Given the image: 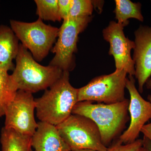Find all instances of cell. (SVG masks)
Wrapping results in <instances>:
<instances>
[{"instance_id": "52a82bcc", "label": "cell", "mask_w": 151, "mask_h": 151, "mask_svg": "<svg viewBox=\"0 0 151 151\" xmlns=\"http://www.w3.org/2000/svg\"><path fill=\"white\" fill-rule=\"evenodd\" d=\"M92 19L91 16L69 17L63 21L57 40L52 49L55 55L49 65L63 71L69 72L73 70L75 66L73 55L77 50L78 35L86 29Z\"/></svg>"}, {"instance_id": "9c48e42d", "label": "cell", "mask_w": 151, "mask_h": 151, "mask_svg": "<svg viewBox=\"0 0 151 151\" xmlns=\"http://www.w3.org/2000/svg\"><path fill=\"white\" fill-rule=\"evenodd\" d=\"M124 27L117 22L111 21L103 29L104 40L110 44L109 54L114 58L116 70H124L129 76H134V63L131 56V51L134 47V42L126 37Z\"/></svg>"}, {"instance_id": "5b68a950", "label": "cell", "mask_w": 151, "mask_h": 151, "mask_svg": "<svg viewBox=\"0 0 151 151\" xmlns=\"http://www.w3.org/2000/svg\"><path fill=\"white\" fill-rule=\"evenodd\" d=\"M56 127L60 135L71 151L82 150L107 151V147L102 143L99 128L87 117L72 114Z\"/></svg>"}, {"instance_id": "ffe728a7", "label": "cell", "mask_w": 151, "mask_h": 151, "mask_svg": "<svg viewBox=\"0 0 151 151\" xmlns=\"http://www.w3.org/2000/svg\"><path fill=\"white\" fill-rule=\"evenodd\" d=\"M72 0H58V12L61 19L69 18Z\"/></svg>"}, {"instance_id": "3957f363", "label": "cell", "mask_w": 151, "mask_h": 151, "mask_svg": "<svg viewBox=\"0 0 151 151\" xmlns=\"http://www.w3.org/2000/svg\"><path fill=\"white\" fill-rule=\"evenodd\" d=\"M15 60L16 65L11 76L18 90L32 94L48 89L63 73L55 66L40 64L21 43Z\"/></svg>"}, {"instance_id": "2e32d148", "label": "cell", "mask_w": 151, "mask_h": 151, "mask_svg": "<svg viewBox=\"0 0 151 151\" xmlns=\"http://www.w3.org/2000/svg\"><path fill=\"white\" fill-rule=\"evenodd\" d=\"M17 87L8 71L0 69V117L5 116L6 110L15 97Z\"/></svg>"}, {"instance_id": "ba28073f", "label": "cell", "mask_w": 151, "mask_h": 151, "mask_svg": "<svg viewBox=\"0 0 151 151\" xmlns=\"http://www.w3.org/2000/svg\"><path fill=\"white\" fill-rule=\"evenodd\" d=\"M35 99L32 94L18 90L6 110L4 127L32 137L38 126L35 119Z\"/></svg>"}, {"instance_id": "9a60e30c", "label": "cell", "mask_w": 151, "mask_h": 151, "mask_svg": "<svg viewBox=\"0 0 151 151\" xmlns=\"http://www.w3.org/2000/svg\"><path fill=\"white\" fill-rule=\"evenodd\" d=\"M114 11L117 22L124 27L129 24L130 19H135L143 22L144 18L142 12V4L129 0H116Z\"/></svg>"}, {"instance_id": "484cf974", "label": "cell", "mask_w": 151, "mask_h": 151, "mask_svg": "<svg viewBox=\"0 0 151 151\" xmlns=\"http://www.w3.org/2000/svg\"><path fill=\"white\" fill-rule=\"evenodd\" d=\"M30 151H33L32 150V149H31V150Z\"/></svg>"}, {"instance_id": "7402d4cb", "label": "cell", "mask_w": 151, "mask_h": 151, "mask_svg": "<svg viewBox=\"0 0 151 151\" xmlns=\"http://www.w3.org/2000/svg\"><path fill=\"white\" fill-rule=\"evenodd\" d=\"M143 146L147 151H151V142L145 137L143 139Z\"/></svg>"}, {"instance_id": "8fae6325", "label": "cell", "mask_w": 151, "mask_h": 151, "mask_svg": "<svg viewBox=\"0 0 151 151\" xmlns=\"http://www.w3.org/2000/svg\"><path fill=\"white\" fill-rule=\"evenodd\" d=\"M134 37L132 58L134 76L138 81V91L142 93L144 86L151 76V26L141 25L134 32Z\"/></svg>"}, {"instance_id": "6da1fadb", "label": "cell", "mask_w": 151, "mask_h": 151, "mask_svg": "<svg viewBox=\"0 0 151 151\" xmlns=\"http://www.w3.org/2000/svg\"><path fill=\"white\" fill-rule=\"evenodd\" d=\"M42 96L35 99L37 116L40 122L56 126L67 119L78 102V89L69 82V72L62 75Z\"/></svg>"}, {"instance_id": "e0dca14e", "label": "cell", "mask_w": 151, "mask_h": 151, "mask_svg": "<svg viewBox=\"0 0 151 151\" xmlns=\"http://www.w3.org/2000/svg\"><path fill=\"white\" fill-rule=\"evenodd\" d=\"M36 14L42 20L61 21L58 12V0H35Z\"/></svg>"}, {"instance_id": "7c38bea8", "label": "cell", "mask_w": 151, "mask_h": 151, "mask_svg": "<svg viewBox=\"0 0 151 151\" xmlns=\"http://www.w3.org/2000/svg\"><path fill=\"white\" fill-rule=\"evenodd\" d=\"M31 145L35 151H71L60 135L56 126L46 122L37 123Z\"/></svg>"}, {"instance_id": "8992f818", "label": "cell", "mask_w": 151, "mask_h": 151, "mask_svg": "<svg viewBox=\"0 0 151 151\" xmlns=\"http://www.w3.org/2000/svg\"><path fill=\"white\" fill-rule=\"evenodd\" d=\"M127 75L125 70H116L111 74L95 77L88 84L78 89V102L112 104L124 101L127 99L125 90Z\"/></svg>"}, {"instance_id": "277c9868", "label": "cell", "mask_w": 151, "mask_h": 151, "mask_svg": "<svg viewBox=\"0 0 151 151\" xmlns=\"http://www.w3.org/2000/svg\"><path fill=\"white\" fill-rule=\"evenodd\" d=\"M10 24L19 40L38 62L47 56L59 32V28L45 24L40 18L32 22L11 19Z\"/></svg>"}, {"instance_id": "7a4b0ae2", "label": "cell", "mask_w": 151, "mask_h": 151, "mask_svg": "<svg viewBox=\"0 0 151 151\" xmlns=\"http://www.w3.org/2000/svg\"><path fill=\"white\" fill-rule=\"evenodd\" d=\"M129 101L127 99L112 104L79 102L73 108L72 114L85 116L93 121L100 130L102 143L108 147L122 133L129 120Z\"/></svg>"}, {"instance_id": "cb8c5ba5", "label": "cell", "mask_w": 151, "mask_h": 151, "mask_svg": "<svg viewBox=\"0 0 151 151\" xmlns=\"http://www.w3.org/2000/svg\"><path fill=\"white\" fill-rule=\"evenodd\" d=\"M72 151H95L94 150H74Z\"/></svg>"}, {"instance_id": "d6986e66", "label": "cell", "mask_w": 151, "mask_h": 151, "mask_svg": "<svg viewBox=\"0 0 151 151\" xmlns=\"http://www.w3.org/2000/svg\"><path fill=\"white\" fill-rule=\"evenodd\" d=\"M143 147V139H137L134 142L123 144L119 139L107 147L106 151H139Z\"/></svg>"}, {"instance_id": "30bf717a", "label": "cell", "mask_w": 151, "mask_h": 151, "mask_svg": "<svg viewBox=\"0 0 151 151\" xmlns=\"http://www.w3.org/2000/svg\"><path fill=\"white\" fill-rule=\"evenodd\" d=\"M126 88L129 93V112L130 115L129 126L118 139L123 144L134 142L137 139L141 129L151 119V104L141 96L135 85L134 76H129Z\"/></svg>"}, {"instance_id": "4fadbf2b", "label": "cell", "mask_w": 151, "mask_h": 151, "mask_svg": "<svg viewBox=\"0 0 151 151\" xmlns=\"http://www.w3.org/2000/svg\"><path fill=\"white\" fill-rule=\"evenodd\" d=\"M20 44L10 27L0 25V69L5 71L14 70V59H16Z\"/></svg>"}, {"instance_id": "5bb4252c", "label": "cell", "mask_w": 151, "mask_h": 151, "mask_svg": "<svg viewBox=\"0 0 151 151\" xmlns=\"http://www.w3.org/2000/svg\"><path fill=\"white\" fill-rule=\"evenodd\" d=\"M31 137L4 127L0 139L2 151H30Z\"/></svg>"}, {"instance_id": "603a6c76", "label": "cell", "mask_w": 151, "mask_h": 151, "mask_svg": "<svg viewBox=\"0 0 151 151\" xmlns=\"http://www.w3.org/2000/svg\"><path fill=\"white\" fill-rule=\"evenodd\" d=\"M146 86L147 89H151V78L148 79L147 81L146 82ZM148 100L150 103L151 104V95H149L147 97Z\"/></svg>"}, {"instance_id": "44dd1931", "label": "cell", "mask_w": 151, "mask_h": 151, "mask_svg": "<svg viewBox=\"0 0 151 151\" xmlns=\"http://www.w3.org/2000/svg\"><path fill=\"white\" fill-rule=\"evenodd\" d=\"M141 132L144 134V137L149 139L151 142V122L145 124L141 129Z\"/></svg>"}, {"instance_id": "ac0fdd59", "label": "cell", "mask_w": 151, "mask_h": 151, "mask_svg": "<svg viewBox=\"0 0 151 151\" xmlns=\"http://www.w3.org/2000/svg\"><path fill=\"white\" fill-rule=\"evenodd\" d=\"M94 6L90 0H72L69 17L81 18L90 17L93 12Z\"/></svg>"}, {"instance_id": "d4e9b609", "label": "cell", "mask_w": 151, "mask_h": 151, "mask_svg": "<svg viewBox=\"0 0 151 151\" xmlns=\"http://www.w3.org/2000/svg\"><path fill=\"white\" fill-rule=\"evenodd\" d=\"M139 151H147V150H146V149L143 146L142 147Z\"/></svg>"}]
</instances>
